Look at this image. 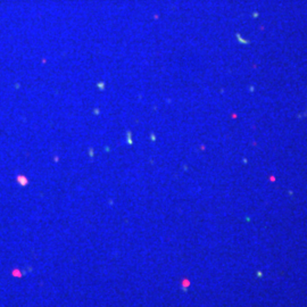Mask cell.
Listing matches in <instances>:
<instances>
[]
</instances>
